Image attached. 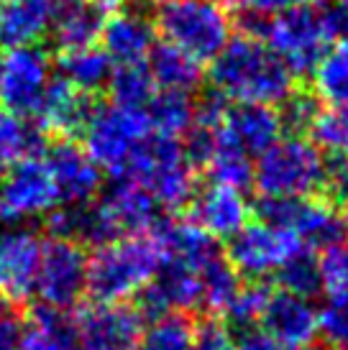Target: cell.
Listing matches in <instances>:
<instances>
[{
  "label": "cell",
  "instance_id": "36",
  "mask_svg": "<svg viewBox=\"0 0 348 350\" xmlns=\"http://www.w3.org/2000/svg\"><path fill=\"white\" fill-rule=\"evenodd\" d=\"M308 138L320 151H348V107H323Z\"/></svg>",
  "mask_w": 348,
  "mask_h": 350
},
{
  "label": "cell",
  "instance_id": "5",
  "mask_svg": "<svg viewBox=\"0 0 348 350\" xmlns=\"http://www.w3.org/2000/svg\"><path fill=\"white\" fill-rule=\"evenodd\" d=\"M323 151L308 136H279L256 156L251 187L261 197H318Z\"/></svg>",
  "mask_w": 348,
  "mask_h": 350
},
{
  "label": "cell",
  "instance_id": "49",
  "mask_svg": "<svg viewBox=\"0 0 348 350\" xmlns=\"http://www.w3.org/2000/svg\"><path fill=\"white\" fill-rule=\"evenodd\" d=\"M346 3H348V0H346Z\"/></svg>",
  "mask_w": 348,
  "mask_h": 350
},
{
  "label": "cell",
  "instance_id": "20",
  "mask_svg": "<svg viewBox=\"0 0 348 350\" xmlns=\"http://www.w3.org/2000/svg\"><path fill=\"white\" fill-rule=\"evenodd\" d=\"M259 327L284 345H310L320 332V312L312 299L284 289H271L261 312Z\"/></svg>",
  "mask_w": 348,
  "mask_h": 350
},
{
  "label": "cell",
  "instance_id": "25",
  "mask_svg": "<svg viewBox=\"0 0 348 350\" xmlns=\"http://www.w3.org/2000/svg\"><path fill=\"white\" fill-rule=\"evenodd\" d=\"M54 75L67 79L72 88L82 92L103 95L113 75V62L100 49V44H92V46L54 54Z\"/></svg>",
  "mask_w": 348,
  "mask_h": 350
},
{
  "label": "cell",
  "instance_id": "38",
  "mask_svg": "<svg viewBox=\"0 0 348 350\" xmlns=\"http://www.w3.org/2000/svg\"><path fill=\"white\" fill-rule=\"evenodd\" d=\"M323 292L328 299H343L348 297V241L330 245L318 256Z\"/></svg>",
  "mask_w": 348,
  "mask_h": 350
},
{
  "label": "cell",
  "instance_id": "18",
  "mask_svg": "<svg viewBox=\"0 0 348 350\" xmlns=\"http://www.w3.org/2000/svg\"><path fill=\"white\" fill-rule=\"evenodd\" d=\"M187 210V220L203 228L215 241H231L251 217V204L241 189L225 185H197Z\"/></svg>",
  "mask_w": 348,
  "mask_h": 350
},
{
  "label": "cell",
  "instance_id": "34",
  "mask_svg": "<svg viewBox=\"0 0 348 350\" xmlns=\"http://www.w3.org/2000/svg\"><path fill=\"white\" fill-rule=\"evenodd\" d=\"M277 110H279L282 131H290L295 136H308L312 120H315L318 113L323 110V103H320V98L310 88L297 85V88L292 90L290 95L277 105Z\"/></svg>",
  "mask_w": 348,
  "mask_h": 350
},
{
  "label": "cell",
  "instance_id": "48",
  "mask_svg": "<svg viewBox=\"0 0 348 350\" xmlns=\"http://www.w3.org/2000/svg\"><path fill=\"white\" fill-rule=\"evenodd\" d=\"M0 57H3V54H0Z\"/></svg>",
  "mask_w": 348,
  "mask_h": 350
},
{
  "label": "cell",
  "instance_id": "24",
  "mask_svg": "<svg viewBox=\"0 0 348 350\" xmlns=\"http://www.w3.org/2000/svg\"><path fill=\"white\" fill-rule=\"evenodd\" d=\"M54 0H0V49L41 44Z\"/></svg>",
  "mask_w": 348,
  "mask_h": 350
},
{
  "label": "cell",
  "instance_id": "28",
  "mask_svg": "<svg viewBox=\"0 0 348 350\" xmlns=\"http://www.w3.org/2000/svg\"><path fill=\"white\" fill-rule=\"evenodd\" d=\"M144 110L146 118H149V126H151V133L182 138L184 131L192 126L195 100L190 95H182V92L156 90Z\"/></svg>",
  "mask_w": 348,
  "mask_h": 350
},
{
  "label": "cell",
  "instance_id": "11",
  "mask_svg": "<svg viewBox=\"0 0 348 350\" xmlns=\"http://www.w3.org/2000/svg\"><path fill=\"white\" fill-rule=\"evenodd\" d=\"M59 204L57 187L41 156L23 159L3 169L0 179V223L16 225L44 217Z\"/></svg>",
  "mask_w": 348,
  "mask_h": 350
},
{
  "label": "cell",
  "instance_id": "42",
  "mask_svg": "<svg viewBox=\"0 0 348 350\" xmlns=\"http://www.w3.org/2000/svg\"><path fill=\"white\" fill-rule=\"evenodd\" d=\"M26 340V314L23 307L0 314V350H21Z\"/></svg>",
  "mask_w": 348,
  "mask_h": 350
},
{
  "label": "cell",
  "instance_id": "32",
  "mask_svg": "<svg viewBox=\"0 0 348 350\" xmlns=\"http://www.w3.org/2000/svg\"><path fill=\"white\" fill-rule=\"evenodd\" d=\"M205 172L210 176V182L215 185H225L233 187V189H249L253 182V161L251 156H246L241 148H236L223 136L221 131V141L215 146L210 161L205 166Z\"/></svg>",
  "mask_w": 348,
  "mask_h": 350
},
{
  "label": "cell",
  "instance_id": "23",
  "mask_svg": "<svg viewBox=\"0 0 348 350\" xmlns=\"http://www.w3.org/2000/svg\"><path fill=\"white\" fill-rule=\"evenodd\" d=\"M144 64L149 69L151 79H154L156 90L182 92V95H195V92L203 90V82H205L203 62L190 57L187 51L177 49L169 41H156Z\"/></svg>",
  "mask_w": 348,
  "mask_h": 350
},
{
  "label": "cell",
  "instance_id": "7",
  "mask_svg": "<svg viewBox=\"0 0 348 350\" xmlns=\"http://www.w3.org/2000/svg\"><path fill=\"white\" fill-rule=\"evenodd\" d=\"M261 41L284 62L295 77L312 75L323 54L330 49L320 23L318 5L292 3L287 8L266 16Z\"/></svg>",
  "mask_w": 348,
  "mask_h": 350
},
{
  "label": "cell",
  "instance_id": "31",
  "mask_svg": "<svg viewBox=\"0 0 348 350\" xmlns=\"http://www.w3.org/2000/svg\"><path fill=\"white\" fill-rule=\"evenodd\" d=\"M312 92L328 107H348V46H333L312 69Z\"/></svg>",
  "mask_w": 348,
  "mask_h": 350
},
{
  "label": "cell",
  "instance_id": "19",
  "mask_svg": "<svg viewBox=\"0 0 348 350\" xmlns=\"http://www.w3.org/2000/svg\"><path fill=\"white\" fill-rule=\"evenodd\" d=\"M110 16L92 0H54L47 23V49L51 54L82 49L100 41L105 18Z\"/></svg>",
  "mask_w": 348,
  "mask_h": 350
},
{
  "label": "cell",
  "instance_id": "10",
  "mask_svg": "<svg viewBox=\"0 0 348 350\" xmlns=\"http://www.w3.org/2000/svg\"><path fill=\"white\" fill-rule=\"evenodd\" d=\"M54 75V54L47 44L8 49L0 57V107L23 118H34Z\"/></svg>",
  "mask_w": 348,
  "mask_h": 350
},
{
  "label": "cell",
  "instance_id": "9",
  "mask_svg": "<svg viewBox=\"0 0 348 350\" xmlns=\"http://www.w3.org/2000/svg\"><path fill=\"white\" fill-rule=\"evenodd\" d=\"M34 294L41 304L72 312L87 294V248L72 238L49 235L41 248Z\"/></svg>",
  "mask_w": 348,
  "mask_h": 350
},
{
  "label": "cell",
  "instance_id": "45",
  "mask_svg": "<svg viewBox=\"0 0 348 350\" xmlns=\"http://www.w3.org/2000/svg\"><path fill=\"white\" fill-rule=\"evenodd\" d=\"M92 3L103 5V8H105L108 13H113L116 8H121V5H123V0H92Z\"/></svg>",
  "mask_w": 348,
  "mask_h": 350
},
{
  "label": "cell",
  "instance_id": "44",
  "mask_svg": "<svg viewBox=\"0 0 348 350\" xmlns=\"http://www.w3.org/2000/svg\"><path fill=\"white\" fill-rule=\"evenodd\" d=\"M243 10H251V13H259V16H271L277 10L292 5V0H238Z\"/></svg>",
  "mask_w": 348,
  "mask_h": 350
},
{
  "label": "cell",
  "instance_id": "27",
  "mask_svg": "<svg viewBox=\"0 0 348 350\" xmlns=\"http://www.w3.org/2000/svg\"><path fill=\"white\" fill-rule=\"evenodd\" d=\"M197 279H200V289H203L200 307H205L213 314H223L228 310V304L241 289V276L233 269V263L228 261L225 251H218L215 256H210L197 269Z\"/></svg>",
  "mask_w": 348,
  "mask_h": 350
},
{
  "label": "cell",
  "instance_id": "39",
  "mask_svg": "<svg viewBox=\"0 0 348 350\" xmlns=\"http://www.w3.org/2000/svg\"><path fill=\"white\" fill-rule=\"evenodd\" d=\"M328 350H348V297L328 299L320 312V332Z\"/></svg>",
  "mask_w": 348,
  "mask_h": 350
},
{
  "label": "cell",
  "instance_id": "26",
  "mask_svg": "<svg viewBox=\"0 0 348 350\" xmlns=\"http://www.w3.org/2000/svg\"><path fill=\"white\" fill-rule=\"evenodd\" d=\"M47 131L34 120L10 113L5 107H0V166L16 164L23 159L41 156L49 144Z\"/></svg>",
  "mask_w": 348,
  "mask_h": 350
},
{
  "label": "cell",
  "instance_id": "3",
  "mask_svg": "<svg viewBox=\"0 0 348 350\" xmlns=\"http://www.w3.org/2000/svg\"><path fill=\"white\" fill-rule=\"evenodd\" d=\"M156 33L197 62H213L233 36V16L223 0H156L151 5Z\"/></svg>",
  "mask_w": 348,
  "mask_h": 350
},
{
  "label": "cell",
  "instance_id": "35",
  "mask_svg": "<svg viewBox=\"0 0 348 350\" xmlns=\"http://www.w3.org/2000/svg\"><path fill=\"white\" fill-rule=\"evenodd\" d=\"M269 286L264 282H251L238 289V294L233 297V301L228 304V310L223 312L225 317V325L231 330H249V327H259L261 312H264V304H266V297H269Z\"/></svg>",
  "mask_w": 348,
  "mask_h": 350
},
{
  "label": "cell",
  "instance_id": "21",
  "mask_svg": "<svg viewBox=\"0 0 348 350\" xmlns=\"http://www.w3.org/2000/svg\"><path fill=\"white\" fill-rule=\"evenodd\" d=\"M97 202L121 235L149 233L162 220V207L131 176H113V185L100 189Z\"/></svg>",
  "mask_w": 348,
  "mask_h": 350
},
{
  "label": "cell",
  "instance_id": "13",
  "mask_svg": "<svg viewBox=\"0 0 348 350\" xmlns=\"http://www.w3.org/2000/svg\"><path fill=\"white\" fill-rule=\"evenodd\" d=\"M72 312L79 350H136L144 317L128 301H90Z\"/></svg>",
  "mask_w": 348,
  "mask_h": 350
},
{
  "label": "cell",
  "instance_id": "43",
  "mask_svg": "<svg viewBox=\"0 0 348 350\" xmlns=\"http://www.w3.org/2000/svg\"><path fill=\"white\" fill-rule=\"evenodd\" d=\"M236 342H238V350H323V348H315L312 342H310V345H300V348L284 345V342L274 340L269 332H264L261 327L241 330V338Z\"/></svg>",
  "mask_w": 348,
  "mask_h": 350
},
{
  "label": "cell",
  "instance_id": "22",
  "mask_svg": "<svg viewBox=\"0 0 348 350\" xmlns=\"http://www.w3.org/2000/svg\"><path fill=\"white\" fill-rule=\"evenodd\" d=\"M223 136L246 156H259L284 133L279 110L261 103H228L221 120Z\"/></svg>",
  "mask_w": 348,
  "mask_h": 350
},
{
  "label": "cell",
  "instance_id": "6",
  "mask_svg": "<svg viewBox=\"0 0 348 350\" xmlns=\"http://www.w3.org/2000/svg\"><path fill=\"white\" fill-rule=\"evenodd\" d=\"M151 136L146 110L103 103L82 133V148L110 176L126 174L138 146Z\"/></svg>",
  "mask_w": 348,
  "mask_h": 350
},
{
  "label": "cell",
  "instance_id": "2",
  "mask_svg": "<svg viewBox=\"0 0 348 350\" xmlns=\"http://www.w3.org/2000/svg\"><path fill=\"white\" fill-rule=\"evenodd\" d=\"M164 261L151 233L121 235L87 256V294L92 301H126L149 284Z\"/></svg>",
  "mask_w": 348,
  "mask_h": 350
},
{
  "label": "cell",
  "instance_id": "30",
  "mask_svg": "<svg viewBox=\"0 0 348 350\" xmlns=\"http://www.w3.org/2000/svg\"><path fill=\"white\" fill-rule=\"evenodd\" d=\"M271 276H274L277 289L292 292L297 297H305V299H315L323 292L318 251H312L308 245L297 248Z\"/></svg>",
  "mask_w": 348,
  "mask_h": 350
},
{
  "label": "cell",
  "instance_id": "8",
  "mask_svg": "<svg viewBox=\"0 0 348 350\" xmlns=\"http://www.w3.org/2000/svg\"><path fill=\"white\" fill-rule=\"evenodd\" d=\"M253 210L259 220L290 230L312 251L346 241V215L323 197H261Z\"/></svg>",
  "mask_w": 348,
  "mask_h": 350
},
{
  "label": "cell",
  "instance_id": "33",
  "mask_svg": "<svg viewBox=\"0 0 348 350\" xmlns=\"http://www.w3.org/2000/svg\"><path fill=\"white\" fill-rule=\"evenodd\" d=\"M108 92H110V100L116 105L141 107L144 110L146 103L156 92V85L146 64H121V67H113Z\"/></svg>",
  "mask_w": 348,
  "mask_h": 350
},
{
  "label": "cell",
  "instance_id": "15",
  "mask_svg": "<svg viewBox=\"0 0 348 350\" xmlns=\"http://www.w3.org/2000/svg\"><path fill=\"white\" fill-rule=\"evenodd\" d=\"M44 235L31 225L0 228V294L16 304H26L34 294Z\"/></svg>",
  "mask_w": 348,
  "mask_h": 350
},
{
  "label": "cell",
  "instance_id": "1",
  "mask_svg": "<svg viewBox=\"0 0 348 350\" xmlns=\"http://www.w3.org/2000/svg\"><path fill=\"white\" fill-rule=\"evenodd\" d=\"M210 88L228 103H261L277 107L297 88V82L284 62L259 36L238 33L231 36L210 62Z\"/></svg>",
  "mask_w": 348,
  "mask_h": 350
},
{
  "label": "cell",
  "instance_id": "41",
  "mask_svg": "<svg viewBox=\"0 0 348 350\" xmlns=\"http://www.w3.org/2000/svg\"><path fill=\"white\" fill-rule=\"evenodd\" d=\"M195 350H238V342L225 322L210 317L195 325Z\"/></svg>",
  "mask_w": 348,
  "mask_h": 350
},
{
  "label": "cell",
  "instance_id": "17",
  "mask_svg": "<svg viewBox=\"0 0 348 350\" xmlns=\"http://www.w3.org/2000/svg\"><path fill=\"white\" fill-rule=\"evenodd\" d=\"M100 105H103V95L82 92L59 75H51L34 120L47 131V136L79 141Z\"/></svg>",
  "mask_w": 348,
  "mask_h": 350
},
{
  "label": "cell",
  "instance_id": "14",
  "mask_svg": "<svg viewBox=\"0 0 348 350\" xmlns=\"http://www.w3.org/2000/svg\"><path fill=\"white\" fill-rule=\"evenodd\" d=\"M44 164L57 187L59 204H87L103 189V169L75 138H49Z\"/></svg>",
  "mask_w": 348,
  "mask_h": 350
},
{
  "label": "cell",
  "instance_id": "37",
  "mask_svg": "<svg viewBox=\"0 0 348 350\" xmlns=\"http://www.w3.org/2000/svg\"><path fill=\"white\" fill-rule=\"evenodd\" d=\"M338 210L348 207V151H323L320 195Z\"/></svg>",
  "mask_w": 348,
  "mask_h": 350
},
{
  "label": "cell",
  "instance_id": "40",
  "mask_svg": "<svg viewBox=\"0 0 348 350\" xmlns=\"http://www.w3.org/2000/svg\"><path fill=\"white\" fill-rule=\"evenodd\" d=\"M318 16L330 46H348V3L325 0L318 5Z\"/></svg>",
  "mask_w": 348,
  "mask_h": 350
},
{
  "label": "cell",
  "instance_id": "16",
  "mask_svg": "<svg viewBox=\"0 0 348 350\" xmlns=\"http://www.w3.org/2000/svg\"><path fill=\"white\" fill-rule=\"evenodd\" d=\"M151 5L141 0H123L105 18L100 33V49L105 51L113 67L121 64H144L151 46L156 44V29L151 21Z\"/></svg>",
  "mask_w": 348,
  "mask_h": 350
},
{
  "label": "cell",
  "instance_id": "47",
  "mask_svg": "<svg viewBox=\"0 0 348 350\" xmlns=\"http://www.w3.org/2000/svg\"><path fill=\"white\" fill-rule=\"evenodd\" d=\"M0 179H3V166H0Z\"/></svg>",
  "mask_w": 348,
  "mask_h": 350
},
{
  "label": "cell",
  "instance_id": "29",
  "mask_svg": "<svg viewBox=\"0 0 348 350\" xmlns=\"http://www.w3.org/2000/svg\"><path fill=\"white\" fill-rule=\"evenodd\" d=\"M136 350H195V320L187 312H164L144 325Z\"/></svg>",
  "mask_w": 348,
  "mask_h": 350
},
{
  "label": "cell",
  "instance_id": "4",
  "mask_svg": "<svg viewBox=\"0 0 348 350\" xmlns=\"http://www.w3.org/2000/svg\"><path fill=\"white\" fill-rule=\"evenodd\" d=\"M154 197L156 204L169 213L184 210L197 189V172L187 161L179 138L151 133L134 154L126 174Z\"/></svg>",
  "mask_w": 348,
  "mask_h": 350
},
{
  "label": "cell",
  "instance_id": "46",
  "mask_svg": "<svg viewBox=\"0 0 348 350\" xmlns=\"http://www.w3.org/2000/svg\"><path fill=\"white\" fill-rule=\"evenodd\" d=\"M292 3H302V5H320V3H325V0H292Z\"/></svg>",
  "mask_w": 348,
  "mask_h": 350
},
{
  "label": "cell",
  "instance_id": "12",
  "mask_svg": "<svg viewBox=\"0 0 348 350\" xmlns=\"http://www.w3.org/2000/svg\"><path fill=\"white\" fill-rule=\"evenodd\" d=\"M297 248H302V243L290 230L264 223V220H253V223L243 225L228 241L225 256L241 279L264 282Z\"/></svg>",
  "mask_w": 348,
  "mask_h": 350
}]
</instances>
